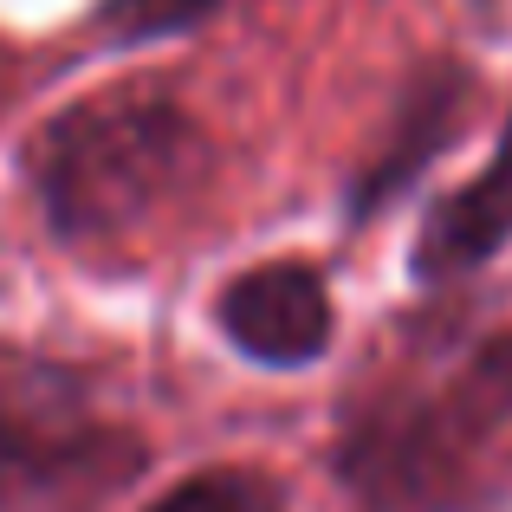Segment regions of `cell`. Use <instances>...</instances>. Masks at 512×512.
I'll use <instances>...</instances> for the list:
<instances>
[{"mask_svg":"<svg viewBox=\"0 0 512 512\" xmlns=\"http://www.w3.org/2000/svg\"><path fill=\"white\" fill-rule=\"evenodd\" d=\"M221 0H104V26H111L117 46H137V39H163V33H188L201 26Z\"/></svg>","mask_w":512,"mask_h":512,"instance_id":"obj_8","label":"cell"},{"mask_svg":"<svg viewBox=\"0 0 512 512\" xmlns=\"http://www.w3.org/2000/svg\"><path fill=\"white\" fill-rule=\"evenodd\" d=\"M26 163L52 227L78 247H104L163 221V208L201 182L208 143L175 104L150 91H111L59 111L33 137Z\"/></svg>","mask_w":512,"mask_h":512,"instance_id":"obj_1","label":"cell"},{"mask_svg":"<svg viewBox=\"0 0 512 512\" xmlns=\"http://www.w3.org/2000/svg\"><path fill=\"white\" fill-rule=\"evenodd\" d=\"M500 247H512V124L500 150L487 156V169L435 201L422 240H415V279L441 286V279L480 273Z\"/></svg>","mask_w":512,"mask_h":512,"instance_id":"obj_5","label":"cell"},{"mask_svg":"<svg viewBox=\"0 0 512 512\" xmlns=\"http://www.w3.org/2000/svg\"><path fill=\"white\" fill-rule=\"evenodd\" d=\"M461 104H467V78H461V72H435V78H422L415 104H402V117H396V143H389V150L370 163V175H363V188H357V214L383 208L396 188H409V175L422 169L428 156L448 150L454 130H461Z\"/></svg>","mask_w":512,"mask_h":512,"instance_id":"obj_6","label":"cell"},{"mask_svg":"<svg viewBox=\"0 0 512 512\" xmlns=\"http://www.w3.org/2000/svg\"><path fill=\"white\" fill-rule=\"evenodd\" d=\"M214 325L240 357L266 370H299L331 350V292L325 273L305 260H273L227 279L214 299Z\"/></svg>","mask_w":512,"mask_h":512,"instance_id":"obj_4","label":"cell"},{"mask_svg":"<svg viewBox=\"0 0 512 512\" xmlns=\"http://www.w3.org/2000/svg\"><path fill=\"white\" fill-rule=\"evenodd\" d=\"M143 448L98 422L85 389L59 370L0 376V506L7 512H91L130 487Z\"/></svg>","mask_w":512,"mask_h":512,"instance_id":"obj_3","label":"cell"},{"mask_svg":"<svg viewBox=\"0 0 512 512\" xmlns=\"http://www.w3.org/2000/svg\"><path fill=\"white\" fill-rule=\"evenodd\" d=\"M150 512H286V493L253 467H208V474L169 487Z\"/></svg>","mask_w":512,"mask_h":512,"instance_id":"obj_7","label":"cell"},{"mask_svg":"<svg viewBox=\"0 0 512 512\" xmlns=\"http://www.w3.org/2000/svg\"><path fill=\"white\" fill-rule=\"evenodd\" d=\"M512 435V331H493L441 383L350 422L338 474L370 512H467L487 454Z\"/></svg>","mask_w":512,"mask_h":512,"instance_id":"obj_2","label":"cell"}]
</instances>
